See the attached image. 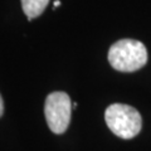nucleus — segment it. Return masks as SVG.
Segmentation results:
<instances>
[{
  "label": "nucleus",
  "mask_w": 151,
  "mask_h": 151,
  "mask_svg": "<svg viewBox=\"0 0 151 151\" xmlns=\"http://www.w3.org/2000/svg\"><path fill=\"white\" fill-rule=\"evenodd\" d=\"M108 62L120 72H135L147 63V50L140 40L121 39L108 50Z\"/></svg>",
  "instance_id": "nucleus-1"
},
{
  "label": "nucleus",
  "mask_w": 151,
  "mask_h": 151,
  "mask_svg": "<svg viewBox=\"0 0 151 151\" xmlns=\"http://www.w3.org/2000/svg\"><path fill=\"white\" fill-rule=\"evenodd\" d=\"M73 105L64 92H53L48 94L44 103V115L52 132L60 135L65 132L70 122Z\"/></svg>",
  "instance_id": "nucleus-3"
},
{
  "label": "nucleus",
  "mask_w": 151,
  "mask_h": 151,
  "mask_svg": "<svg viewBox=\"0 0 151 151\" xmlns=\"http://www.w3.org/2000/svg\"><path fill=\"white\" fill-rule=\"evenodd\" d=\"M60 5V1H59V0H57V1H54V9L55 8H58Z\"/></svg>",
  "instance_id": "nucleus-6"
},
{
  "label": "nucleus",
  "mask_w": 151,
  "mask_h": 151,
  "mask_svg": "<svg viewBox=\"0 0 151 151\" xmlns=\"http://www.w3.org/2000/svg\"><path fill=\"white\" fill-rule=\"evenodd\" d=\"M3 113H4V101H3L1 94H0V117L3 116Z\"/></svg>",
  "instance_id": "nucleus-5"
},
{
  "label": "nucleus",
  "mask_w": 151,
  "mask_h": 151,
  "mask_svg": "<svg viewBox=\"0 0 151 151\" xmlns=\"http://www.w3.org/2000/svg\"><path fill=\"white\" fill-rule=\"evenodd\" d=\"M48 3L49 0H22V8L24 14L28 17V20L30 22L45 10Z\"/></svg>",
  "instance_id": "nucleus-4"
},
{
  "label": "nucleus",
  "mask_w": 151,
  "mask_h": 151,
  "mask_svg": "<svg viewBox=\"0 0 151 151\" xmlns=\"http://www.w3.org/2000/svg\"><path fill=\"white\" fill-rule=\"evenodd\" d=\"M105 120L117 137L130 140L139 135L142 126L141 115L136 108L122 103H113L105 111Z\"/></svg>",
  "instance_id": "nucleus-2"
}]
</instances>
